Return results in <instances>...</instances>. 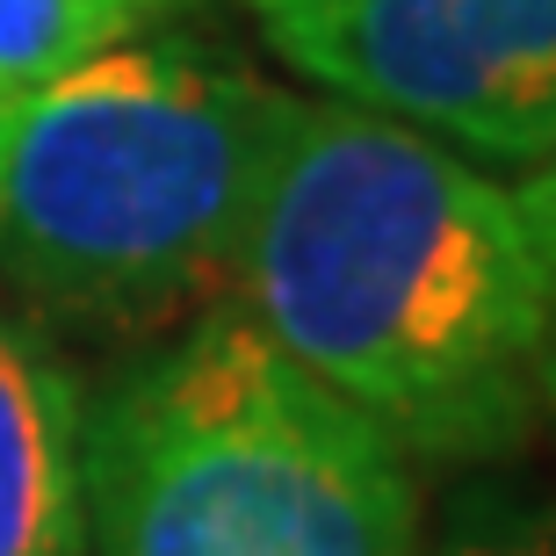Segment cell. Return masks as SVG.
<instances>
[{
    "mask_svg": "<svg viewBox=\"0 0 556 556\" xmlns=\"http://www.w3.org/2000/svg\"><path fill=\"white\" fill-rule=\"evenodd\" d=\"M231 311L427 463H506L542 427V268L514 188L413 124L296 102Z\"/></svg>",
    "mask_w": 556,
    "mask_h": 556,
    "instance_id": "6da1fadb",
    "label": "cell"
},
{
    "mask_svg": "<svg viewBox=\"0 0 556 556\" xmlns=\"http://www.w3.org/2000/svg\"><path fill=\"white\" fill-rule=\"evenodd\" d=\"M296 94L203 43H116L22 87L0 152V275L102 332L231 304Z\"/></svg>",
    "mask_w": 556,
    "mask_h": 556,
    "instance_id": "7a4b0ae2",
    "label": "cell"
},
{
    "mask_svg": "<svg viewBox=\"0 0 556 556\" xmlns=\"http://www.w3.org/2000/svg\"><path fill=\"white\" fill-rule=\"evenodd\" d=\"M87 556H427L419 477L231 304L80 405Z\"/></svg>",
    "mask_w": 556,
    "mask_h": 556,
    "instance_id": "3957f363",
    "label": "cell"
},
{
    "mask_svg": "<svg viewBox=\"0 0 556 556\" xmlns=\"http://www.w3.org/2000/svg\"><path fill=\"white\" fill-rule=\"evenodd\" d=\"M261 29L332 102L477 160L535 166L556 144V0H275Z\"/></svg>",
    "mask_w": 556,
    "mask_h": 556,
    "instance_id": "277c9868",
    "label": "cell"
},
{
    "mask_svg": "<svg viewBox=\"0 0 556 556\" xmlns=\"http://www.w3.org/2000/svg\"><path fill=\"white\" fill-rule=\"evenodd\" d=\"M0 556H87L80 391L0 318Z\"/></svg>",
    "mask_w": 556,
    "mask_h": 556,
    "instance_id": "5b68a950",
    "label": "cell"
},
{
    "mask_svg": "<svg viewBox=\"0 0 556 556\" xmlns=\"http://www.w3.org/2000/svg\"><path fill=\"white\" fill-rule=\"evenodd\" d=\"M188 8L195 0H0V87H43Z\"/></svg>",
    "mask_w": 556,
    "mask_h": 556,
    "instance_id": "8992f818",
    "label": "cell"
},
{
    "mask_svg": "<svg viewBox=\"0 0 556 556\" xmlns=\"http://www.w3.org/2000/svg\"><path fill=\"white\" fill-rule=\"evenodd\" d=\"M441 556H556V506L470 492L441 535Z\"/></svg>",
    "mask_w": 556,
    "mask_h": 556,
    "instance_id": "52a82bcc",
    "label": "cell"
},
{
    "mask_svg": "<svg viewBox=\"0 0 556 556\" xmlns=\"http://www.w3.org/2000/svg\"><path fill=\"white\" fill-rule=\"evenodd\" d=\"M528 247L542 268V419H556V144L528 166V181L514 188Z\"/></svg>",
    "mask_w": 556,
    "mask_h": 556,
    "instance_id": "ba28073f",
    "label": "cell"
},
{
    "mask_svg": "<svg viewBox=\"0 0 556 556\" xmlns=\"http://www.w3.org/2000/svg\"><path fill=\"white\" fill-rule=\"evenodd\" d=\"M8 116H15V87H0V152H8Z\"/></svg>",
    "mask_w": 556,
    "mask_h": 556,
    "instance_id": "9c48e42d",
    "label": "cell"
},
{
    "mask_svg": "<svg viewBox=\"0 0 556 556\" xmlns=\"http://www.w3.org/2000/svg\"><path fill=\"white\" fill-rule=\"evenodd\" d=\"M247 8H253V15H261V8H275V0H247Z\"/></svg>",
    "mask_w": 556,
    "mask_h": 556,
    "instance_id": "30bf717a",
    "label": "cell"
}]
</instances>
